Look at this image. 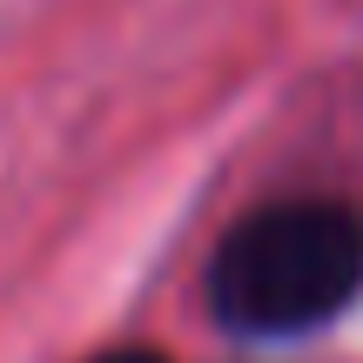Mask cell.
I'll use <instances>...</instances> for the list:
<instances>
[{
  "label": "cell",
  "mask_w": 363,
  "mask_h": 363,
  "mask_svg": "<svg viewBox=\"0 0 363 363\" xmlns=\"http://www.w3.org/2000/svg\"><path fill=\"white\" fill-rule=\"evenodd\" d=\"M363 289V216L350 202H276L242 216L208 262V310L235 337H303Z\"/></svg>",
  "instance_id": "6da1fadb"
},
{
  "label": "cell",
  "mask_w": 363,
  "mask_h": 363,
  "mask_svg": "<svg viewBox=\"0 0 363 363\" xmlns=\"http://www.w3.org/2000/svg\"><path fill=\"white\" fill-rule=\"evenodd\" d=\"M94 363H169V357H155V350H108V357H94Z\"/></svg>",
  "instance_id": "7a4b0ae2"
}]
</instances>
